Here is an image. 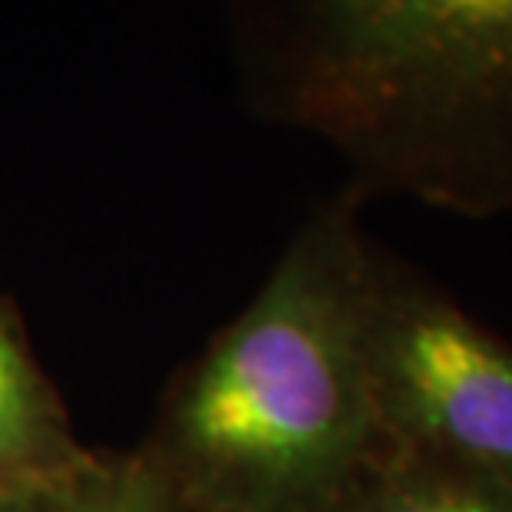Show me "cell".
<instances>
[{
  "label": "cell",
  "instance_id": "obj_3",
  "mask_svg": "<svg viewBox=\"0 0 512 512\" xmlns=\"http://www.w3.org/2000/svg\"><path fill=\"white\" fill-rule=\"evenodd\" d=\"M364 351L387 446L512 486V344L374 242Z\"/></svg>",
  "mask_w": 512,
  "mask_h": 512
},
{
  "label": "cell",
  "instance_id": "obj_6",
  "mask_svg": "<svg viewBox=\"0 0 512 512\" xmlns=\"http://www.w3.org/2000/svg\"><path fill=\"white\" fill-rule=\"evenodd\" d=\"M341 512H512V486L437 456L387 446Z\"/></svg>",
  "mask_w": 512,
  "mask_h": 512
},
{
  "label": "cell",
  "instance_id": "obj_4",
  "mask_svg": "<svg viewBox=\"0 0 512 512\" xmlns=\"http://www.w3.org/2000/svg\"><path fill=\"white\" fill-rule=\"evenodd\" d=\"M90 453L50 377L43 374L24 321L0 298V496L60 476Z\"/></svg>",
  "mask_w": 512,
  "mask_h": 512
},
{
  "label": "cell",
  "instance_id": "obj_5",
  "mask_svg": "<svg viewBox=\"0 0 512 512\" xmlns=\"http://www.w3.org/2000/svg\"><path fill=\"white\" fill-rule=\"evenodd\" d=\"M0 512H205L139 450H90L60 476L0 496Z\"/></svg>",
  "mask_w": 512,
  "mask_h": 512
},
{
  "label": "cell",
  "instance_id": "obj_2",
  "mask_svg": "<svg viewBox=\"0 0 512 512\" xmlns=\"http://www.w3.org/2000/svg\"><path fill=\"white\" fill-rule=\"evenodd\" d=\"M245 93L357 199L512 212V0H225Z\"/></svg>",
  "mask_w": 512,
  "mask_h": 512
},
{
  "label": "cell",
  "instance_id": "obj_1",
  "mask_svg": "<svg viewBox=\"0 0 512 512\" xmlns=\"http://www.w3.org/2000/svg\"><path fill=\"white\" fill-rule=\"evenodd\" d=\"M344 189L162 394L136 446L205 512H341L387 450L364 351L374 238Z\"/></svg>",
  "mask_w": 512,
  "mask_h": 512
}]
</instances>
